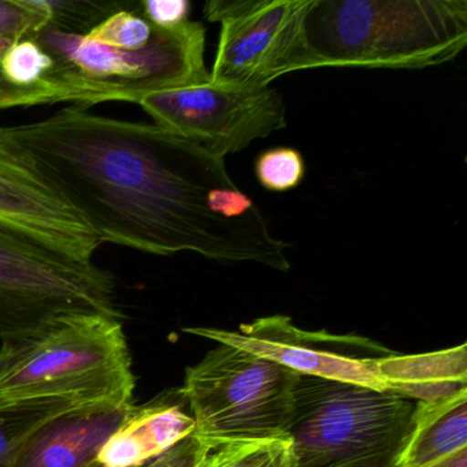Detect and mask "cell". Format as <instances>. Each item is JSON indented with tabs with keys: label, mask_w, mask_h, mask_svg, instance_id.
<instances>
[{
	"label": "cell",
	"mask_w": 467,
	"mask_h": 467,
	"mask_svg": "<svg viewBox=\"0 0 467 467\" xmlns=\"http://www.w3.org/2000/svg\"><path fill=\"white\" fill-rule=\"evenodd\" d=\"M2 135L64 193L100 242L152 255L196 253L223 264L291 269L225 158L157 124L62 109Z\"/></svg>",
	"instance_id": "6da1fadb"
},
{
	"label": "cell",
	"mask_w": 467,
	"mask_h": 467,
	"mask_svg": "<svg viewBox=\"0 0 467 467\" xmlns=\"http://www.w3.org/2000/svg\"><path fill=\"white\" fill-rule=\"evenodd\" d=\"M466 45V0H308L297 69H423Z\"/></svg>",
	"instance_id": "7a4b0ae2"
},
{
	"label": "cell",
	"mask_w": 467,
	"mask_h": 467,
	"mask_svg": "<svg viewBox=\"0 0 467 467\" xmlns=\"http://www.w3.org/2000/svg\"><path fill=\"white\" fill-rule=\"evenodd\" d=\"M136 379L121 319L65 317L42 332L0 346V401L67 399L133 403Z\"/></svg>",
	"instance_id": "3957f363"
},
{
	"label": "cell",
	"mask_w": 467,
	"mask_h": 467,
	"mask_svg": "<svg viewBox=\"0 0 467 467\" xmlns=\"http://www.w3.org/2000/svg\"><path fill=\"white\" fill-rule=\"evenodd\" d=\"M32 40L53 59L46 81L62 89L65 102L81 108L106 102L139 105L149 95L210 81L206 28L201 23L154 28L140 50L108 47L51 26Z\"/></svg>",
	"instance_id": "277c9868"
},
{
	"label": "cell",
	"mask_w": 467,
	"mask_h": 467,
	"mask_svg": "<svg viewBox=\"0 0 467 467\" xmlns=\"http://www.w3.org/2000/svg\"><path fill=\"white\" fill-rule=\"evenodd\" d=\"M414 410L390 390L300 376L288 431L296 467H395Z\"/></svg>",
	"instance_id": "5b68a950"
},
{
	"label": "cell",
	"mask_w": 467,
	"mask_h": 467,
	"mask_svg": "<svg viewBox=\"0 0 467 467\" xmlns=\"http://www.w3.org/2000/svg\"><path fill=\"white\" fill-rule=\"evenodd\" d=\"M299 377L272 360L218 344L187 368L180 390L192 411L193 436L207 447L289 439Z\"/></svg>",
	"instance_id": "8992f818"
},
{
	"label": "cell",
	"mask_w": 467,
	"mask_h": 467,
	"mask_svg": "<svg viewBox=\"0 0 467 467\" xmlns=\"http://www.w3.org/2000/svg\"><path fill=\"white\" fill-rule=\"evenodd\" d=\"M80 314L122 318L114 275L0 225V343L24 340Z\"/></svg>",
	"instance_id": "52a82bcc"
},
{
	"label": "cell",
	"mask_w": 467,
	"mask_h": 467,
	"mask_svg": "<svg viewBox=\"0 0 467 467\" xmlns=\"http://www.w3.org/2000/svg\"><path fill=\"white\" fill-rule=\"evenodd\" d=\"M308 0H212L203 7L221 24L210 83L265 88L297 72L302 23Z\"/></svg>",
	"instance_id": "ba28073f"
},
{
	"label": "cell",
	"mask_w": 467,
	"mask_h": 467,
	"mask_svg": "<svg viewBox=\"0 0 467 467\" xmlns=\"http://www.w3.org/2000/svg\"><path fill=\"white\" fill-rule=\"evenodd\" d=\"M139 106L182 138L225 158L286 128V108L277 89L236 88L207 83L149 95Z\"/></svg>",
	"instance_id": "9c48e42d"
},
{
	"label": "cell",
	"mask_w": 467,
	"mask_h": 467,
	"mask_svg": "<svg viewBox=\"0 0 467 467\" xmlns=\"http://www.w3.org/2000/svg\"><path fill=\"white\" fill-rule=\"evenodd\" d=\"M184 332L272 360L300 376L387 390L377 359L392 351L360 336L310 332L285 316L264 317L237 330L184 327Z\"/></svg>",
	"instance_id": "30bf717a"
},
{
	"label": "cell",
	"mask_w": 467,
	"mask_h": 467,
	"mask_svg": "<svg viewBox=\"0 0 467 467\" xmlns=\"http://www.w3.org/2000/svg\"><path fill=\"white\" fill-rule=\"evenodd\" d=\"M0 225L80 262H94L103 244L58 187L5 139L2 127Z\"/></svg>",
	"instance_id": "8fae6325"
},
{
	"label": "cell",
	"mask_w": 467,
	"mask_h": 467,
	"mask_svg": "<svg viewBox=\"0 0 467 467\" xmlns=\"http://www.w3.org/2000/svg\"><path fill=\"white\" fill-rule=\"evenodd\" d=\"M133 407L99 401L61 412L32 434L12 467H98L100 450Z\"/></svg>",
	"instance_id": "7c38bea8"
},
{
	"label": "cell",
	"mask_w": 467,
	"mask_h": 467,
	"mask_svg": "<svg viewBox=\"0 0 467 467\" xmlns=\"http://www.w3.org/2000/svg\"><path fill=\"white\" fill-rule=\"evenodd\" d=\"M195 431L192 415L171 398L133 407L97 459L98 467H143Z\"/></svg>",
	"instance_id": "4fadbf2b"
},
{
	"label": "cell",
	"mask_w": 467,
	"mask_h": 467,
	"mask_svg": "<svg viewBox=\"0 0 467 467\" xmlns=\"http://www.w3.org/2000/svg\"><path fill=\"white\" fill-rule=\"evenodd\" d=\"M385 389L418 403H434L467 389L466 344L418 355L389 354L377 359Z\"/></svg>",
	"instance_id": "5bb4252c"
},
{
	"label": "cell",
	"mask_w": 467,
	"mask_h": 467,
	"mask_svg": "<svg viewBox=\"0 0 467 467\" xmlns=\"http://www.w3.org/2000/svg\"><path fill=\"white\" fill-rule=\"evenodd\" d=\"M467 450V389L415 404L411 428L395 467H431Z\"/></svg>",
	"instance_id": "9a60e30c"
},
{
	"label": "cell",
	"mask_w": 467,
	"mask_h": 467,
	"mask_svg": "<svg viewBox=\"0 0 467 467\" xmlns=\"http://www.w3.org/2000/svg\"><path fill=\"white\" fill-rule=\"evenodd\" d=\"M76 406L80 404L67 399L0 401V467H12L40 426Z\"/></svg>",
	"instance_id": "2e32d148"
},
{
	"label": "cell",
	"mask_w": 467,
	"mask_h": 467,
	"mask_svg": "<svg viewBox=\"0 0 467 467\" xmlns=\"http://www.w3.org/2000/svg\"><path fill=\"white\" fill-rule=\"evenodd\" d=\"M193 467H296V462L291 439L244 440L204 445Z\"/></svg>",
	"instance_id": "e0dca14e"
},
{
	"label": "cell",
	"mask_w": 467,
	"mask_h": 467,
	"mask_svg": "<svg viewBox=\"0 0 467 467\" xmlns=\"http://www.w3.org/2000/svg\"><path fill=\"white\" fill-rule=\"evenodd\" d=\"M254 171L264 190L288 192L305 180V157L294 147H273L258 155Z\"/></svg>",
	"instance_id": "ac0fdd59"
},
{
	"label": "cell",
	"mask_w": 467,
	"mask_h": 467,
	"mask_svg": "<svg viewBox=\"0 0 467 467\" xmlns=\"http://www.w3.org/2000/svg\"><path fill=\"white\" fill-rule=\"evenodd\" d=\"M48 24L43 0H0V56L20 40L34 39Z\"/></svg>",
	"instance_id": "d6986e66"
},
{
	"label": "cell",
	"mask_w": 467,
	"mask_h": 467,
	"mask_svg": "<svg viewBox=\"0 0 467 467\" xmlns=\"http://www.w3.org/2000/svg\"><path fill=\"white\" fill-rule=\"evenodd\" d=\"M53 67L51 57L32 39L15 43L0 56V72L13 86H40Z\"/></svg>",
	"instance_id": "ffe728a7"
},
{
	"label": "cell",
	"mask_w": 467,
	"mask_h": 467,
	"mask_svg": "<svg viewBox=\"0 0 467 467\" xmlns=\"http://www.w3.org/2000/svg\"><path fill=\"white\" fill-rule=\"evenodd\" d=\"M43 4L50 16L47 26L75 36H86L109 16L122 10L119 9V5L111 2L43 0Z\"/></svg>",
	"instance_id": "44dd1931"
},
{
	"label": "cell",
	"mask_w": 467,
	"mask_h": 467,
	"mask_svg": "<svg viewBox=\"0 0 467 467\" xmlns=\"http://www.w3.org/2000/svg\"><path fill=\"white\" fill-rule=\"evenodd\" d=\"M154 34V26L130 10H119L109 16L88 35L89 42L99 43L119 50H140L149 45Z\"/></svg>",
	"instance_id": "7402d4cb"
},
{
	"label": "cell",
	"mask_w": 467,
	"mask_h": 467,
	"mask_svg": "<svg viewBox=\"0 0 467 467\" xmlns=\"http://www.w3.org/2000/svg\"><path fill=\"white\" fill-rule=\"evenodd\" d=\"M59 102H65V95L53 83L46 81L35 87L13 86L0 72V111Z\"/></svg>",
	"instance_id": "603a6c76"
},
{
	"label": "cell",
	"mask_w": 467,
	"mask_h": 467,
	"mask_svg": "<svg viewBox=\"0 0 467 467\" xmlns=\"http://www.w3.org/2000/svg\"><path fill=\"white\" fill-rule=\"evenodd\" d=\"M140 7L141 17L154 28L173 29L190 21L192 6L188 0H146Z\"/></svg>",
	"instance_id": "cb8c5ba5"
},
{
	"label": "cell",
	"mask_w": 467,
	"mask_h": 467,
	"mask_svg": "<svg viewBox=\"0 0 467 467\" xmlns=\"http://www.w3.org/2000/svg\"><path fill=\"white\" fill-rule=\"evenodd\" d=\"M203 451L204 445L192 434L143 467H193Z\"/></svg>",
	"instance_id": "d4e9b609"
},
{
	"label": "cell",
	"mask_w": 467,
	"mask_h": 467,
	"mask_svg": "<svg viewBox=\"0 0 467 467\" xmlns=\"http://www.w3.org/2000/svg\"><path fill=\"white\" fill-rule=\"evenodd\" d=\"M431 467H467V450L453 453V455L448 456L444 461L439 462V463Z\"/></svg>",
	"instance_id": "484cf974"
}]
</instances>
